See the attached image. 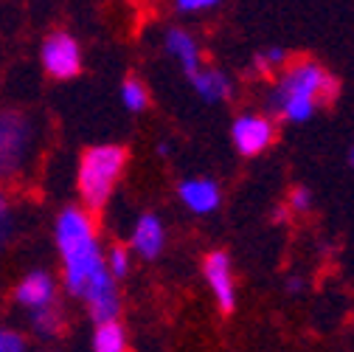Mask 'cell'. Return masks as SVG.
Masks as SVG:
<instances>
[{
    "label": "cell",
    "instance_id": "cell-8",
    "mask_svg": "<svg viewBox=\"0 0 354 352\" xmlns=\"http://www.w3.org/2000/svg\"><path fill=\"white\" fill-rule=\"evenodd\" d=\"M203 276L208 282V290L219 307V313L231 316L239 304V293H236V276H234V262L228 256V251H211L203 259Z\"/></svg>",
    "mask_w": 354,
    "mask_h": 352
},
{
    "label": "cell",
    "instance_id": "cell-14",
    "mask_svg": "<svg viewBox=\"0 0 354 352\" xmlns=\"http://www.w3.org/2000/svg\"><path fill=\"white\" fill-rule=\"evenodd\" d=\"M91 349L93 352H129V335H127V327L121 324V319L93 324Z\"/></svg>",
    "mask_w": 354,
    "mask_h": 352
},
{
    "label": "cell",
    "instance_id": "cell-5",
    "mask_svg": "<svg viewBox=\"0 0 354 352\" xmlns=\"http://www.w3.org/2000/svg\"><path fill=\"white\" fill-rule=\"evenodd\" d=\"M39 68L57 82H71L84 71L82 42L68 28H51L39 42Z\"/></svg>",
    "mask_w": 354,
    "mask_h": 352
},
{
    "label": "cell",
    "instance_id": "cell-7",
    "mask_svg": "<svg viewBox=\"0 0 354 352\" xmlns=\"http://www.w3.org/2000/svg\"><path fill=\"white\" fill-rule=\"evenodd\" d=\"M231 141L242 158H256L276 141V121L268 113L245 110L231 124Z\"/></svg>",
    "mask_w": 354,
    "mask_h": 352
},
{
    "label": "cell",
    "instance_id": "cell-25",
    "mask_svg": "<svg viewBox=\"0 0 354 352\" xmlns=\"http://www.w3.org/2000/svg\"><path fill=\"white\" fill-rule=\"evenodd\" d=\"M348 164L354 166V144H351V150H348Z\"/></svg>",
    "mask_w": 354,
    "mask_h": 352
},
{
    "label": "cell",
    "instance_id": "cell-20",
    "mask_svg": "<svg viewBox=\"0 0 354 352\" xmlns=\"http://www.w3.org/2000/svg\"><path fill=\"white\" fill-rule=\"evenodd\" d=\"M287 209L290 214H304L313 209V192H309V186H295L287 197Z\"/></svg>",
    "mask_w": 354,
    "mask_h": 352
},
{
    "label": "cell",
    "instance_id": "cell-21",
    "mask_svg": "<svg viewBox=\"0 0 354 352\" xmlns=\"http://www.w3.org/2000/svg\"><path fill=\"white\" fill-rule=\"evenodd\" d=\"M219 9V0H177L174 12L177 15H203V12H214Z\"/></svg>",
    "mask_w": 354,
    "mask_h": 352
},
{
    "label": "cell",
    "instance_id": "cell-11",
    "mask_svg": "<svg viewBox=\"0 0 354 352\" xmlns=\"http://www.w3.org/2000/svg\"><path fill=\"white\" fill-rule=\"evenodd\" d=\"M177 200H180L192 214L205 217L223 206V189L214 178H186L177 184Z\"/></svg>",
    "mask_w": 354,
    "mask_h": 352
},
{
    "label": "cell",
    "instance_id": "cell-9",
    "mask_svg": "<svg viewBox=\"0 0 354 352\" xmlns=\"http://www.w3.org/2000/svg\"><path fill=\"white\" fill-rule=\"evenodd\" d=\"M129 254L138 256L144 262H155L163 248H166V226H163V217L155 211H144L138 214V220L132 223L129 231V243H127Z\"/></svg>",
    "mask_w": 354,
    "mask_h": 352
},
{
    "label": "cell",
    "instance_id": "cell-10",
    "mask_svg": "<svg viewBox=\"0 0 354 352\" xmlns=\"http://www.w3.org/2000/svg\"><path fill=\"white\" fill-rule=\"evenodd\" d=\"M163 51L180 65V71L186 73V79H192L200 68H203V54H200V42L197 37L183 28V26H169L163 31Z\"/></svg>",
    "mask_w": 354,
    "mask_h": 352
},
{
    "label": "cell",
    "instance_id": "cell-26",
    "mask_svg": "<svg viewBox=\"0 0 354 352\" xmlns=\"http://www.w3.org/2000/svg\"><path fill=\"white\" fill-rule=\"evenodd\" d=\"M42 352H57V349H42Z\"/></svg>",
    "mask_w": 354,
    "mask_h": 352
},
{
    "label": "cell",
    "instance_id": "cell-24",
    "mask_svg": "<svg viewBox=\"0 0 354 352\" xmlns=\"http://www.w3.org/2000/svg\"><path fill=\"white\" fill-rule=\"evenodd\" d=\"M158 155H160V158H169V155H171V144H169V141H160V144H158Z\"/></svg>",
    "mask_w": 354,
    "mask_h": 352
},
{
    "label": "cell",
    "instance_id": "cell-13",
    "mask_svg": "<svg viewBox=\"0 0 354 352\" xmlns=\"http://www.w3.org/2000/svg\"><path fill=\"white\" fill-rule=\"evenodd\" d=\"M26 324H28V333L39 341H54L65 333L68 327V313L62 304H54V307H46V310H37V313H26Z\"/></svg>",
    "mask_w": 354,
    "mask_h": 352
},
{
    "label": "cell",
    "instance_id": "cell-6",
    "mask_svg": "<svg viewBox=\"0 0 354 352\" xmlns=\"http://www.w3.org/2000/svg\"><path fill=\"white\" fill-rule=\"evenodd\" d=\"M12 301L23 313H37V310H46V307L62 304L59 301V279L48 268H31L15 282Z\"/></svg>",
    "mask_w": 354,
    "mask_h": 352
},
{
    "label": "cell",
    "instance_id": "cell-22",
    "mask_svg": "<svg viewBox=\"0 0 354 352\" xmlns=\"http://www.w3.org/2000/svg\"><path fill=\"white\" fill-rule=\"evenodd\" d=\"M304 288H306V279H304V276H298V274H290V276L284 279V290H287L290 296H298Z\"/></svg>",
    "mask_w": 354,
    "mask_h": 352
},
{
    "label": "cell",
    "instance_id": "cell-15",
    "mask_svg": "<svg viewBox=\"0 0 354 352\" xmlns=\"http://www.w3.org/2000/svg\"><path fill=\"white\" fill-rule=\"evenodd\" d=\"M17 229H20V203H17V195L6 186H0V254H3L15 237H17Z\"/></svg>",
    "mask_w": 354,
    "mask_h": 352
},
{
    "label": "cell",
    "instance_id": "cell-1",
    "mask_svg": "<svg viewBox=\"0 0 354 352\" xmlns=\"http://www.w3.org/2000/svg\"><path fill=\"white\" fill-rule=\"evenodd\" d=\"M54 245L59 256L62 290L76 299L93 324L121 316V290L104 262L96 217L82 206H62L54 217Z\"/></svg>",
    "mask_w": 354,
    "mask_h": 352
},
{
    "label": "cell",
    "instance_id": "cell-23",
    "mask_svg": "<svg viewBox=\"0 0 354 352\" xmlns=\"http://www.w3.org/2000/svg\"><path fill=\"white\" fill-rule=\"evenodd\" d=\"M270 217H273V223H287V220H290V209H287V203H279V206H273Z\"/></svg>",
    "mask_w": 354,
    "mask_h": 352
},
{
    "label": "cell",
    "instance_id": "cell-2",
    "mask_svg": "<svg viewBox=\"0 0 354 352\" xmlns=\"http://www.w3.org/2000/svg\"><path fill=\"white\" fill-rule=\"evenodd\" d=\"M337 79L315 60L287 62L268 94V116L287 124H306L324 105L335 102Z\"/></svg>",
    "mask_w": 354,
    "mask_h": 352
},
{
    "label": "cell",
    "instance_id": "cell-12",
    "mask_svg": "<svg viewBox=\"0 0 354 352\" xmlns=\"http://www.w3.org/2000/svg\"><path fill=\"white\" fill-rule=\"evenodd\" d=\"M189 85L194 87V94H197L205 105L231 102V99H234V91H236L231 73L223 71V68H200V71L189 79Z\"/></svg>",
    "mask_w": 354,
    "mask_h": 352
},
{
    "label": "cell",
    "instance_id": "cell-17",
    "mask_svg": "<svg viewBox=\"0 0 354 352\" xmlns=\"http://www.w3.org/2000/svg\"><path fill=\"white\" fill-rule=\"evenodd\" d=\"M290 62V51L281 46H270L259 54H253V73H270V71H281Z\"/></svg>",
    "mask_w": 354,
    "mask_h": 352
},
{
    "label": "cell",
    "instance_id": "cell-18",
    "mask_svg": "<svg viewBox=\"0 0 354 352\" xmlns=\"http://www.w3.org/2000/svg\"><path fill=\"white\" fill-rule=\"evenodd\" d=\"M104 262H107V271H110V276L115 282L127 279L129 271H132V254H129L127 245H110L104 251Z\"/></svg>",
    "mask_w": 354,
    "mask_h": 352
},
{
    "label": "cell",
    "instance_id": "cell-3",
    "mask_svg": "<svg viewBox=\"0 0 354 352\" xmlns=\"http://www.w3.org/2000/svg\"><path fill=\"white\" fill-rule=\"evenodd\" d=\"M42 150L39 116L20 105L0 107V186H17L34 172Z\"/></svg>",
    "mask_w": 354,
    "mask_h": 352
},
{
    "label": "cell",
    "instance_id": "cell-4",
    "mask_svg": "<svg viewBox=\"0 0 354 352\" xmlns=\"http://www.w3.org/2000/svg\"><path fill=\"white\" fill-rule=\"evenodd\" d=\"M129 164V150L124 144H91L79 152L76 161V195L79 206L93 217L107 209L115 186L124 178Z\"/></svg>",
    "mask_w": 354,
    "mask_h": 352
},
{
    "label": "cell",
    "instance_id": "cell-19",
    "mask_svg": "<svg viewBox=\"0 0 354 352\" xmlns=\"http://www.w3.org/2000/svg\"><path fill=\"white\" fill-rule=\"evenodd\" d=\"M0 352H28V335L12 324H0Z\"/></svg>",
    "mask_w": 354,
    "mask_h": 352
},
{
    "label": "cell",
    "instance_id": "cell-16",
    "mask_svg": "<svg viewBox=\"0 0 354 352\" xmlns=\"http://www.w3.org/2000/svg\"><path fill=\"white\" fill-rule=\"evenodd\" d=\"M118 96H121V105H124V110H127V113H132V116H138V113H144V110L149 107V91H147L144 79L132 76V73L121 79Z\"/></svg>",
    "mask_w": 354,
    "mask_h": 352
}]
</instances>
